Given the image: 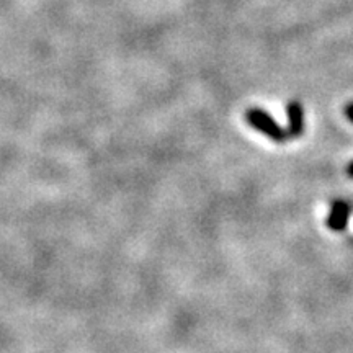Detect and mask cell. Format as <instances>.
Here are the masks:
<instances>
[{"instance_id": "4", "label": "cell", "mask_w": 353, "mask_h": 353, "mask_svg": "<svg viewBox=\"0 0 353 353\" xmlns=\"http://www.w3.org/2000/svg\"><path fill=\"white\" fill-rule=\"evenodd\" d=\"M345 117L348 118V121L353 123V101H350L345 107Z\"/></svg>"}, {"instance_id": "3", "label": "cell", "mask_w": 353, "mask_h": 353, "mask_svg": "<svg viewBox=\"0 0 353 353\" xmlns=\"http://www.w3.org/2000/svg\"><path fill=\"white\" fill-rule=\"evenodd\" d=\"M286 117H288L290 138H299L304 132V108L299 101H290L286 105Z\"/></svg>"}, {"instance_id": "2", "label": "cell", "mask_w": 353, "mask_h": 353, "mask_svg": "<svg viewBox=\"0 0 353 353\" xmlns=\"http://www.w3.org/2000/svg\"><path fill=\"white\" fill-rule=\"evenodd\" d=\"M350 213H352V208L347 201L343 200L334 201L332 208H330L327 223L325 224H327L330 231H335V232L345 231L348 219H350Z\"/></svg>"}, {"instance_id": "5", "label": "cell", "mask_w": 353, "mask_h": 353, "mask_svg": "<svg viewBox=\"0 0 353 353\" xmlns=\"http://www.w3.org/2000/svg\"><path fill=\"white\" fill-rule=\"evenodd\" d=\"M347 174H348V176H350V179H353V161L347 167Z\"/></svg>"}, {"instance_id": "1", "label": "cell", "mask_w": 353, "mask_h": 353, "mask_svg": "<svg viewBox=\"0 0 353 353\" xmlns=\"http://www.w3.org/2000/svg\"><path fill=\"white\" fill-rule=\"evenodd\" d=\"M245 121L249 123L254 130L267 136L268 139L275 141V143H286L290 141L288 130H283L278 123L273 120L272 114L267 113L265 110L250 108L245 112Z\"/></svg>"}]
</instances>
